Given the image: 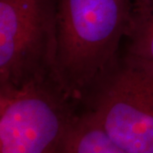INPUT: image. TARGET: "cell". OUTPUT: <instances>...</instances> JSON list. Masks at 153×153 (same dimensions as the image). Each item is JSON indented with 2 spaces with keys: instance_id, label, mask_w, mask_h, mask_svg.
I'll return each instance as SVG.
<instances>
[{
  "instance_id": "cell-1",
  "label": "cell",
  "mask_w": 153,
  "mask_h": 153,
  "mask_svg": "<svg viewBox=\"0 0 153 153\" xmlns=\"http://www.w3.org/2000/svg\"><path fill=\"white\" fill-rule=\"evenodd\" d=\"M134 15V0H57L52 81L70 100H85L117 65Z\"/></svg>"
},
{
  "instance_id": "cell-2",
  "label": "cell",
  "mask_w": 153,
  "mask_h": 153,
  "mask_svg": "<svg viewBox=\"0 0 153 153\" xmlns=\"http://www.w3.org/2000/svg\"><path fill=\"white\" fill-rule=\"evenodd\" d=\"M57 0H0V88L52 80Z\"/></svg>"
},
{
  "instance_id": "cell-3",
  "label": "cell",
  "mask_w": 153,
  "mask_h": 153,
  "mask_svg": "<svg viewBox=\"0 0 153 153\" xmlns=\"http://www.w3.org/2000/svg\"><path fill=\"white\" fill-rule=\"evenodd\" d=\"M52 80L0 88V153H54L76 119Z\"/></svg>"
},
{
  "instance_id": "cell-4",
  "label": "cell",
  "mask_w": 153,
  "mask_h": 153,
  "mask_svg": "<svg viewBox=\"0 0 153 153\" xmlns=\"http://www.w3.org/2000/svg\"><path fill=\"white\" fill-rule=\"evenodd\" d=\"M88 111L128 153H153V71L124 59L88 95Z\"/></svg>"
},
{
  "instance_id": "cell-5",
  "label": "cell",
  "mask_w": 153,
  "mask_h": 153,
  "mask_svg": "<svg viewBox=\"0 0 153 153\" xmlns=\"http://www.w3.org/2000/svg\"><path fill=\"white\" fill-rule=\"evenodd\" d=\"M54 153H128L114 143L89 111L77 115Z\"/></svg>"
},
{
  "instance_id": "cell-6",
  "label": "cell",
  "mask_w": 153,
  "mask_h": 153,
  "mask_svg": "<svg viewBox=\"0 0 153 153\" xmlns=\"http://www.w3.org/2000/svg\"><path fill=\"white\" fill-rule=\"evenodd\" d=\"M125 59L153 71V10L133 24Z\"/></svg>"
},
{
  "instance_id": "cell-7",
  "label": "cell",
  "mask_w": 153,
  "mask_h": 153,
  "mask_svg": "<svg viewBox=\"0 0 153 153\" xmlns=\"http://www.w3.org/2000/svg\"><path fill=\"white\" fill-rule=\"evenodd\" d=\"M152 10L153 0H134V20L142 18Z\"/></svg>"
}]
</instances>
